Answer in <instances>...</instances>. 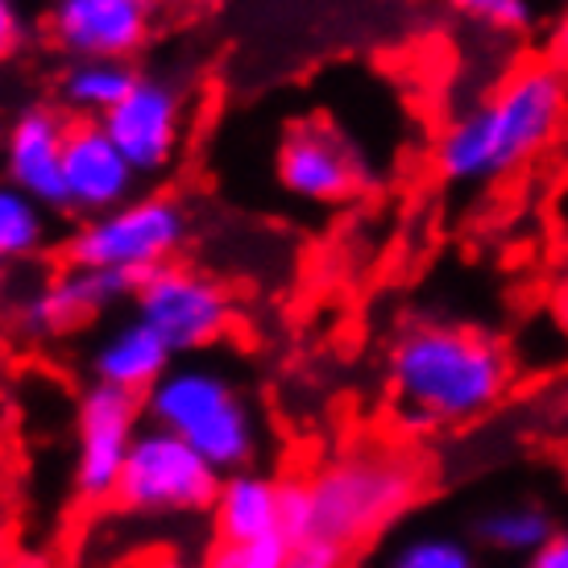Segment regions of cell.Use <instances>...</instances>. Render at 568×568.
Here are the masks:
<instances>
[{
    "mask_svg": "<svg viewBox=\"0 0 568 568\" xmlns=\"http://www.w3.org/2000/svg\"><path fill=\"white\" fill-rule=\"evenodd\" d=\"M515 382V353L477 324L410 320L386 348V398L415 436H440L498 410Z\"/></svg>",
    "mask_w": 568,
    "mask_h": 568,
    "instance_id": "6da1fadb",
    "label": "cell"
},
{
    "mask_svg": "<svg viewBox=\"0 0 568 568\" xmlns=\"http://www.w3.org/2000/svg\"><path fill=\"white\" fill-rule=\"evenodd\" d=\"M565 121L568 71L527 63L444 125L432 162L448 187H494L548 154Z\"/></svg>",
    "mask_w": 568,
    "mask_h": 568,
    "instance_id": "7a4b0ae2",
    "label": "cell"
},
{
    "mask_svg": "<svg viewBox=\"0 0 568 568\" xmlns=\"http://www.w3.org/2000/svg\"><path fill=\"white\" fill-rule=\"evenodd\" d=\"M424 460L398 444L341 448L336 457L320 460L303 477V494H307L303 539L316 536L345 552H357L386 527H395L424 498Z\"/></svg>",
    "mask_w": 568,
    "mask_h": 568,
    "instance_id": "3957f363",
    "label": "cell"
},
{
    "mask_svg": "<svg viewBox=\"0 0 568 568\" xmlns=\"http://www.w3.org/2000/svg\"><path fill=\"white\" fill-rule=\"evenodd\" d=\"M145 424L174 432L224 477L253 469L262 453V419L250 395L221 365L200 357H179L166 378L142 398Z\"/></svg>",
    "mask_w": 568,
    "mask_h": 568,
    "instance_id": "277c9868",
    "label": "cell"
},
{
    "mask_svg": "<svg viewBox=\"0 0 568 568\" xmlns=\"http://www.w3.org/2000/svg\"><path fill=\"white\" fill-rule=\"evenodd\" d=\"M191 237V212L171 191H138L129 204L80 221L63 241L67 266L109 270L142 283L145 274L179 262Z\"/></svg>",
    "mask_w": 568,
    "mask_h": 568,
    "instance_id": "5b68a950",
    "label": "cell"
},
{
    "mask_svg": "<svg viewBox=\"0 0 568 568\" xmlns=\"http://www.w3.org/2000/svg\"><path fill=\"white\" fill-rule=\"evenodd\" d=\"M221 481V469L207 465L187 440L145 424L125 460V474L116 486V506L129 515H145V519L212 515Z\"/></svg>",
    "mask_w": 568,
    "mask_h": 568,
    "instance_id": "8992f818",
    "label": "cell"
},
{
    "mask_svg": "<svg viewBox=\"0 0 568 568\" xmlns=\"http://www.w3.org/2000/svg\"><path fill=\"white\" fill-rule=\"evenodd\" d=\"M129 307L145 328L159 332L174 357H200L212 345H221L237 324V303L229 286L183 257L145 274Z\"/></svg>",
    "mask_w": 568,
    "mask_h": 568,
    "instance_id": "52a82bcc",
    "label": "cell"
},
{
    "mask_svg": "<svg viewBox=\"0 0 568 568\" xmlns=\"http://www.w3.org/2000/svg\"><path fill=\"white\" fill-rule=\"evenodd\" d=\"M274 183L300 204H348L369 187V162L362 145L328 116H300L278 133Z\"/></svg>",
    "mask_w": 568,
    "mask_h": 568,
    "instance_id": "ba28073f",
    "label": "cell"
},
{
    "mask_svg": "<svg viewBox=\"0 0 568 568\" xmlns=\"http://www.w3.org/2000/svg\"><path fill=\"white\" fill-rule=\"evenodd\" d=\"M109 138L142 179L171 174L187 150L191 92L179 75L166 71H138V80L116 109L100 121Z\"/></svg>",
    "mask_w": 568,
    "mask_h": 568,
    "instance_id": "9c48e42d",
    "label": "cell"
},
{
    "mask_svg": "<svg viewBox=\"0 0 568 568\" xmlns=\"http://www.w3.org/2000/svg\"><path fill=\"white\" fill-rule=\"evenodd\" d=\"M142 427L145 407L138 395L112 390L100 382L83 390L75 403V460H71V486L80 503H116V486Z\"/></svg>",
    "mask_w": 568,
    "mask_h": 568,
    "instance_id": "30bf717a",
    "label": "cell"
},
{
    "mask_svg": "<svg viewBox=\"0 0 568 568\" xmlns=\"http://www.w3.org/2000/svg\"><path fill=\"white\" fill-rule=\"evenodd\" d=\"M138 283L109 274V270H88V266H59L50 270L47 278L17 295L13 312H9V328L21 341L47 345V341H63L75 336L100 316H109L112 307L133 300Z\"/></svg>",
    "mask_w": 568,
    "mask_h": 568,
    "instance_id": "8fae6325",
    "label": "cell"
},
{
    "mask_svg": "<svg viewBox=\"0 0 568 568\" xmlns=\"http://www.w3.org/2000/svg\"><path fill=\"white\" fill-rule=\"evenodd\" d=\"M159 0H54L47 13V38L67 63H133L159 30Z\"/></svg>",
    "mask_w": 568,
    "mask_h": 568,
    "instance_id": "7c38bea8",
    "label": "cell"
},
{
    "mask_svg": "<svg viewBox=\"0 0 568 568\" xmlns=\"http://www.w3.org/2000/svg\"><path fill=\"white\" fill-rule=\"evenodd\" d=\"M142 174L129 166L121 145L100 121H71L63 150V212L75 221L104 216L138 195Z\"/></svg>",
    "mask_w": 568,
    "mask_h": 568,
    "instance_id": "4fadbf2b",
    "label": "cell"
},
{
    "mask_svg": "<svg viewBox=\"0 0 568 568\" xmlns=\"http://www.w3.org/2000/svg\"><path fill=\"white\" fill-rule=\"evenodd\" d=\"M67 116L59 104H26L0 138V179L33 195L50 212H63V150Z\"/></svg>",
    "mask_w": 568,
    "mask_h": 568,
    "instance_id": "5bb4252c",
    "label": "cell"
},
{
    "mask_svg": "<svg viewBox=\"0 0 568 568\" xmlns=\"http://www.w3.org/2000/svg\"><path fill=\"white\" fill-rule=\"evenodd\" d=\"M174 362L179 357L166 348V341L154 328H145L138 316L112 320L109 328H100V336L88 348V374H92V382L138 398L150 395L166 378V369Z\"/></svg>",
    "mask_w": 568,
    "mask_h": 568,
    "instance_id": "9a60e30c",
    "label": "cell"
},
{
    "mask_svg": "<svg viewBox=\"0 0 568 568\" xmlns=\"http://www.w3.org/2000/svg\"><path fill=\"white\" fill-rule=\"evenodd\" d=\"M212 527L216 539H262L286 531V477L262 469L229 474L212 506Z\"/></svg>",
    "mask_w": 568,
    "mask_h": 568,
    "instance_id": "2e32d148",
    "label": "cell"
},
{
    "mask_svg": "<svg viewBox=\"0 0 568 568\" xmlns=\"http://www.w3.org/2000/svg\"><path fill=\"white\" fill-rule=\"evenodd\" d=\"M138 80L133 63H109V59H75L59 71L54 80V95L59 109L71 121H104L121 100L129 95Z\"/></svg>",
    "mask_w": 568,
    "mask_h": 568,
    "instance_id": "e0dca14e",
    "label": "cell"
},
{
    "mask_svg": "<svg viewBox=\"0 0 568 568\" xmlns=\"http://www.w3.org/2000/svg\"><path fill=\"white\" fill-rule=\"evenodd\" d=\"M556 536V519L544 503L519 498V503H498L481 510L474 523V539L494 556L510 560H531V556Z\"/></svg>",
    "mask_w": 568,
    "mask_h": 568,
    "instance_id": "ac0fdd59",
    "label": "cell"
},
{
    "mask_svg": "<svg viewBox=\"0 0 568 568\" xmlns=\"http://www.w3.org/2000/svg\"><path fill=\"white\" fill-rule=\"evenodd\" d=\"M54 212L42 207L33 195L13 187L9 179H0V262L4 266H21L33 262L50 250L54 237Z\"/></svg>",
    "mask_w": 568,
    "mask_h": 568,
    "instance_id": "d6986e66",
    "label": "cell"
},
{
    "mask_svg": "<svg viewBox=\"0 0 568 568\" xmlns=\"http://www.w3.org/2000/svg\"><path fill=\"white\" fill-rule=\"evenodd\" d=\"M382 568H481L477 548L453 531H415L386 552Z\"/></svg>",
    "mask_w": 568,
    "mask_h": 568,
    "instance_id": "ffe728a7",
    "label": "cell"
},
{
    "mask_svg": "<svg viewBox=\"0 0 568 568\" xmlns=\"http://www.w3.org/2000/svg\"><path fill=\"white\" fill-rule=\"evenodd\" d=\"M291 548L295 539L286 531L262 539H216L204 556V568H283Z\"/></svg>",
    "mask_w": 568,
    "mask_h": 568,
    "instance_id": "44dd1931",
    "label": "cell"
},
{
    "mask_svg": "<svg viewBox=\"0 0 568 568\" xmlns=\"http://www.w3.org/2000/svg\"><path fill=\"white\" fill-rule=\"evenodd\" d=\"M448 9L486 33H523L536 26L531 0H448Z\"/></svg>",
    "mask_w": 568,
    "mask_h": 568,
    "instance_id": "7402d4cb",
    "label": "cell"
},
{
    "mask_svg": "<svg viewBox=\"0 0 568 568\" xmlns=\"http://www.w3.org/2000/svg\"><path fill=\"white\" fill-rule=\"evenodd\" d=\"M345 548H336V544H328V539H295V548H291V556H286L283 568H345L348 565Z\"/></svg>",
    "mask_w": 568,
    "mask_h": 568,
    "instance_id": "603a6c76",
    "label": "cell"
},
{
    "mask_svg": "<svg viewBox=\"0 0 568 568\" xmlns=\"http://www.w3.org/2000/svg\"><path fill=\"white\" fill-rule=\"evenodd\" d=\"M26 42V17H21V4L17 0H0V63L13 59Z\"/></svg>",
    "mask_w": 568,
    "mask_h": 568,
    "instance_id": "cb8c5ba5",
    "label": "cell"
},
{
    "mask_svg": "<svg viewBox=\"0 0 568 568\" xmlns=\"http://www.w3.org/2000/svg\"><path fill=\"white\" fill-rule=\"evenodd\" d=\"M523 568H568V527H556V536L531 560H523Z\"/></svg>",
    "mask_w": 568,
    "mask_h": 568,
    "instance_id": "d4e9b609",
    "label": "cell"
},
{
    "mask_svg": "<svg viewBox=\"0 0 568 568\" xmlns=\"http://www.w3.org/2000/svg\"><path fill=\"white\" fill-rule=\"evenodd\" d=\"M548 50H552V67L568 71V9L552 21V33H548Z\"/></svg>",
    "mask_w": 568,
    "mask_h": 568,
    "instance_id": "484cf974",
    "label": "cell"
},
{
    "mask_svg": "<svg viewBox=\"0 0 568 568\" xmlns=\"http://www.w3.org/2000/svg\"><path fill=\"white\" fill-rule=\"evenodd\" d=\"M552 320L560 324V332H565V341H568V283L556 291V303H552Z\"/></svg>",
    "mask_w": 568,
    "mask_h": 568,
    "instance_id": "4316f807",
    "label": "cell"
},
{
    "mask_svg": "<svg viewBox=\"0 0 568 568\" xmlns=\"http://www.w3.org/2000/svg\"><path fill=\"white\" fill-rule=\"evenodd\" d=\"M138 568H187L179 556H150V560H142Z\"/></svg>",
    "mask_w": 568,
    "mask_h": 568,
    "instance_id": "83f0119b",
    "label": "cell"
},
{
    "mask_svg": "<svg viewBox=\"0 0 568 568\" xmlns=\"http://www.w3.org/2000/svg\"><path fill=\"white\" fill-rule=\"evenodd\" d=\"M162 9H195V4H207V0H159Z\"/></svg>",
    "mask_w": 568,
    "mask_h": 568,
    "instance_id": "f1b7e54d",
    "label": "cell"
},
{
    "mask_svg": "<svg viewBox=\"0 0 568 568\" xmlns=\"http://www.w3.org/2000/svg\"><path fill=\"white\" fill-rule=\"evenodd\" d=\"M4 278H9V266H4V262H0V286H4Z\"/></svg>",
    "mask_w": 568,
    "mask_h": 568,
    "instance_id": "f546056e",
    "label": "cell"
}]
</instances>
